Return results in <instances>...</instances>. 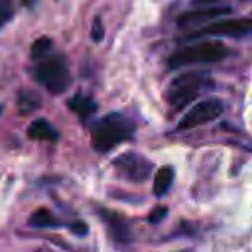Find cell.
<instances>
[{"label": "cell", "mask_w": 252, "mask_h": 252, "mask_svg": "<svg viewBox=\"0 0 252 252\" xmlns=\"http://www.w3.org/2000/svg\"><path fill=\"white\" fill-rule=\"evenodd\" d=\"M134 132H136V126L128 116L120 112H110L94 122L91 130V142L96 152H108L116 148L120 142L130 140Z\"/></svg>", "instance_id": "6da1fadb"}, {"label": "cell", "mask_w": 252, "mask_h": 252, "mask_svg": "<svg viewBox=\"0 0 252 252\" xmlns=\"http://www.w3.org/2000/svg\"><path fill=\"white\" fill-rule=\"evenodd\" d=\"M211 85H213V81L207 73H195V71L183 73L169 83V87L165 91V100L171 104V108L181 110L189 102H193Z\"/></svg>", "instance_id": "7a4b0ae2"}, {"label": "cell", "mask_w": 252, "mask_h": 252, "mask_svg": "<svg viewBox=\"0 0 252 252\" xmlns=\"http://www.w3.org/2000/svg\"><path fill=\"white\" fill-rule=\"evenodd\" d=\"M35 67H33V77L35 81H39L49 93L53 94H61L69 89V69L67 63L61 55H49V57H39L35 59Z\"/></svg>", "instance_id": "3957f363"}, {"label": "cell", "mask_w": 252, "mask_h": 252, "mask_svg": "<svg viewBox=\"0 0 252 252\" xmlns=\"http://www.w3.org/2000/svg\"><path fill=\"white\" fill-rule=\"evenodd\" d=\"M226 53L228 49L220 41H199V43H193V45H187L175 51L167 59V65L175 69V67L191 65V63H217L224 59Z\"/></svg>", "instance_id": "277c9868"}, {"label": "cell", "mask_w": 252, "mask_h": 252, "mask_svg": "<svg viewBox=\"0 0 252 252\" xmlns=\"http://www.w3.org/2000/svg\"><path fill=\"white\" fill-rule=\"evenodd\" d=\"M224 110V102L219 100V98H207V100H201L197 102L195 106H191L179 120V128L181 130H189V128H195V126H203L207 122H213L215 118H219Z\"/></svg>", "instance_id": "5b68a950"}, {"label": "cell", "mask_w": 252, "mask_h": 252, "mask_svg": "<svg viewBox=\"0 0 252 252\" xmlns=\"http://www.w3.org/2000/svg\"><path fill=\"white\" fill-rule=\"evenodd\" d=\"M252 32V18H234V20H220L209 26H203L201 30L189 33V37H201V35H230L240 37Z\"/></svg>", "instance_id": "8992f818"}, {"label": "cell", "mask_w": 252, "mask_h": 252, "mask_svg": "<svg viewBox=\"0 0 252 252\" xmlns=\"http://www.w3.org/2000/svg\"><path fill=\"white\" fill-rule=\"evenodd\" d=\"M114 167L130 181H146L150 177V171H152V163L142 158L140 154H132V152H126L122 156H118L114 159Z\"/></svg>", "instance_id": "52a82bcc"}, {"label": "cell", "mask_w": 252, "mask_h": 252, "mask_svg": "<svg viewBox=\"0 0 252 252\" xmlns=\"http://www.w3.org/2000/svg\"><path fill=\"white\" fill-rule=\"evenodd\" d=\"M230 6H213V8H205V10H193V12H185L179 16L177 24L181 28H187V26H193L197 22H205V20H213L217 16H224V14H230Z\"/></svg>", "instance_id": "ba28073f"}, {"label": "cell", "mask_w": 252, "mask_h": 252, "mask_svg": "<svg viewBox=\"0 0 252 252\" xmlns=\"http://www.w3.org/2000/svg\"><path fill=\"white\" fill-rule=\"evenodd\" d=\"M28 138H32V140H47V142H57V138H59V132L51 126V122L49 120H45V118H37V120H33L30 126H28Z\"/></svg>", "instance_id": "9c48e42d"}, {"label": "cell", "mask_w": 252, "mask_h": 252, "mask_svg": "<svg viewBox=\"0 0 252 252\" xmlns=\"http://www.w3.org/2000/svg\"><path fill=\"white\" fill-rule=\"evenodd\" d=\"M100 215L106 219L108 230H110V234H112L118 242H128V240L132 238L130 226H128V222H126L122 217H118V215H114V213H108V211H102Z\"/></svg>", "instance_id": "30bf717a"}, {"label": "cell", "mask_w": 252, "mask_h": 252, "mask_svg": "<svg viewBox=\"0 0 252 252\" xmlns=\"http://www.w3.org/2000/svg\"><path fill=\"white\" fill-rule=\"evenodd\" d=\"M173 185V167L165 165V167H159L158 173L154 175V195L156 197H161L165 195Z\"/></svg>", "instance_id": "8fae6325"}, {"label": "cell", "mask_w": 252, "mask_h": 252, "mask_svg": "<svg viewBox=\"0 0 252 252\" xmlns=\"http://www.w3.org/2000/svg\"><path fill=\"white\" fill-rule=\"evenodd\" d=\"M69 108L77 114V116H81V118H87V116H91V114H94V110H96V102L91 98V96H85V94H75L71 100H69Z\"/></svg>", "instance_id": "7c38bea8"}, {"label": "cell", "mask_w": 252, "mask_h": 252, "mask_svg": "<svg viewBox=\"0 0 252 252\" xmlns=\"http://www.w3.org/2000/svg\"><path fill=\"white\" fill-rule=\"evenodd\" d=\"M41 106V98L37 93L33 91H22L20 96H18V110L24 112V114H30L33 110H37Z\"/></svg>", "instance_id": "4fadbf2b"}, {"label": "cell", "mask_w": 252, "mask_h": 252, "mask_svg": "<svg viewBox=\"0 0 252 252\" xmlns=\"http://www.w3.org/2000/svg\"><path fill=\"white\" fill-rule=\"evenodd\" d=\"M61 222L47 211V209H39L35 211L32 217H30V226H39V228H45V226H59Z\"/></svg>", "instance_id": "5bb4252c"}, {"label": "cell", "mask_w": 252, "mask_h": 252, "mask_svg": "<svg viewBox=\"0 0 252 252\" xmlns=\"http://www.w3.org/2000/svg\"><path fill=\"white\" fill-rule=\"evenodd\" d=\"M49 49H51V39L43 35V37H39V39H35V41L32 43V57H33V59H39V57L47 55Z\"/></svg>", "instance_id": "9a60e30c"}, {"label": "cell", "mask_w": 252, "mask_h": 252, "mask_svg": "<svg viewBox=\"0 0 252 252\" xmlns=\"http://www.w3.org/2000/svg\"><path fill=\"white\" fill-rule=\"evenodd\" d=\"M12 16H14V4H12V0H0V28L6 22H10Z\"/></svg>", "instance_id": "2e32d148"}, {"label": "cell", "mask_w": 252, "mask_h": 252, "mask_svg": "<svg viewBox=\"0 0 252 252\" xmlns=\"http://www.w3.org/2000/svg\"><path fill=\"white\" fill-rule=\"evenodd\" d=\"M91 37H93V41H102V37H104V26H102V20H100L98 16L93 20V26H91Z\"/></svg>", "instance_id": "e0dca14e"}, {"label": "cell", "mask_w": 252, "mask_h": 252, "mask_svg": "<svg viewBox=\"0 0 252 252\" xmlns=\"http://www.w3.org/2000/svg\"><path fill=\"white\" fill-rule=\"evenodd\" d=\"M163 217H167V209H165V207H156V209H154V211L150 213L148 220L156 224V222H159V220H161Z\"/></svg>", "instance_id": "ac0fdd59"}, {"label": "cell", "mask_w": 252, "mask_h": 252, "mask_svg": "<svg viewBox=\"0 0 252 252\" xmlns=\"http://www.w3.org/2000/svg\"><path fill=\"white\" fill-rule=\"evenodd\" d=\"M69 228H71V230H73L77 236H85V234H87V230H89V228H87V224H85V222H81V220L73 222Z\"/></svg>", "instance_id": "d6986e66"}, {"label": "cell", "mask_w": 252, "mask_h": 252, "mask_svg": "<svg viewBox=\"0 0 252 252\" xmlns=\"http://www.w3.org/2000/svg\"><path fill=\"white\" fill-rule=\"evenodd\" d=\"M195 4H207V2H219V0H193Z\"/></svg>", "instance_id": "ffe728a7"}, {"label": "cell", "mask_w": 252, "mask_h": 252, "mask_svg": "<svg viewBox=\"0 0 252 252\" xmlns=\"http://www.w3.org/2000/svg\"><path fill=\"white\" fill-rule=\"evenodd\" d=\"M0 112H2V106H0Z\"/></svg>", "instance_id": "44dd1931"}]
</instances>
